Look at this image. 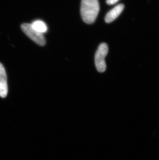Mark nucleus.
I'll return each instance as SVG.
<instances>
[{"instance_id": "7ed1b4c3", "label": "nucleus", "mask_w": 159, "mask_h": 160, "mask_svg": "<svg viewBox=\"0 0 159 160\" xmlns=\"http://www.w3.org/2000/svg\"><path fill=\"white\" fill-rule=\"evenodd\" d=\"M23 32L30 38L39 46H44L46 44V39L43 34L35 30L30 23H23L21 26Z\"/></svg>"}, {"instance_id": "39448f33", "label": "nucleus", "mask_w": 159, "mask_h": 160, "mask_svg": "<svg viewBox=\"0 0 159 160\" xmlns=\"http://www.w3.org/2000/svg\"><path fill=\"white\" fill-rule=\"evenodd\" d=\"M124 5L123 4L117 5L114 8L108 12L105 16V21L107 23H111L118 17L124 9Z\"/></svg>"}, {"instance_id": "20e7f679", "label": "nucleus", "mask_w": 159, "mask_h": 160, "mask_svg": "<svg viewBox=\"0 0 159 160\" xmlns=\"http://www.w3.org/2000/svg\"><path fill=\"white\" fill-rule=\"evenodd\" d=\"M8 85L7 75L4 67L0 63V97L6 98L8 94Z\"/></svg>"}, {"instance_id": "423d86ee", "label": "nucleus", "mask_w": 159, "mask_h": 160, "mask_svg": "<svg viewBox=\"0 0 159 160\" xmlns=\"http://www.w3.org/2000/svg\"><path fill=\"white\" fill-rule=\"evenodd\" d=\"M31 25L35 30L43 34L46 33L48 30L47 24L42 20H36L34 21Z\"/></svg>"}, {"instance_id": "0eeeda50", "label": "nucleus", "mask_w": 159, "mask_h": 160, "mask_svg": "<svg viewBox=\"0 0 159 160\" xmlns=\"http://www.w3.org/2000/svg\"><path fill=\"white\" fill-rule=\"evenodd\" d=\"M119 0H107V4L113 5L118 2Z\"/></svg>"}, {"instance_id": "f03ea898", "label": "nucleus", "mask_w": 159, "mask_h": 160, "mask_svg": "<svg viewBox=\"0 0 159 160\" xmlns=\"http://www.w3.org/2000/svg\"><path fill=\"white\" fill-rule=\"evenodd\" d=\"M108 52V46L106 43H102L99 46L95 54V65L98 71L100 72H105L107 68L105 58Z\"/></svg>"}, {"instance_id": "f257e3e1", "label": "nucleus", "mask_w": 159, "mask_h": 160, "mask_svg": "<svg viewBox=\"0 0 159 160\" xmlns=\"http://www.w3.org/2000/svg\"><path fill=\"white\" fill-rule=\"evenodd\" d=\"M100 11L98 0H82L81 15L83 20L87 24L95 22Z\"/></svg>"}]
</instances>
